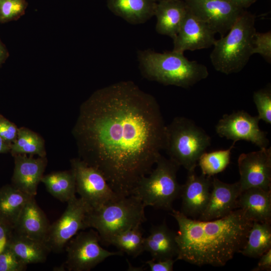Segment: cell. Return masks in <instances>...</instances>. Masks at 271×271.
I'll use <instances>...</instances> for the list:
<instances>
[{
  "label": "cell",
  "mask_w": 271,
  "mask_h": 271,
  "mask_svg": "<svg viewBox=\"0 0 271 271\" xmlns=\"http://www.w3.org/2000/svg\"><path fill=\"white\" fill-rule=\"evenodd\" d=\"M18 128L14 123L0 115V136L9 144L11 145L16 141Z\"/></svg>",
  "instance_id": "34"
},
{
  "label": "cell",
  "mask_w": 271,
  "mask_h": 271,
  "mask_svg": "<svg viewBox=\"0 0 271 271\" xmlns=\"http://www.w3.org/2000/svg\"><path fill=\"white\" fill-rule=\"evenodd\" d=\"M258 54L268 63L271 62V32H256L253 39L252 55Z\"/></svg>",
  "instance_id": "32"
},
{
  "label": "cell",
  "mask_w": 271,
  "mask_h": 271,
  "mask_svg": "<svg viewBox=\"0 0 271 271\" xmlns=\"http://www.w3.org/2000/svg\"><path fill=\"white\" fill-rule=\"evenodd\" d=\"M236 6L244 9L250 7L256 0H228Z\"/></svg>",
  "instance_id": "38"
},
{
  "label": "cell",
  "mask_w": 271,
  "mask_h": 271,
  "mask_svg": "<svg viewBox=\"0 0 271 271\" xmlns=\"http://www.w3.org/2000/svg\"><path fill=\"white\" fill-rule=\"evenodd\" d=\"M253 100L258 111L257 116L268 124H271V90L270 87L254 91Z\"/></svg>",
  "instance_id": "30"
},
{
  "label": "cell",
  "mask_w": 271,
  "mask_h": 271,
  "mask_svg": "<svg viewBox=\"0 0 271 271\" xmlns=\"http://www.w3.org/2000/svg\"><path fill=\"white\" fill-rule=\"evenodd\" d=\"M15 167L12 177L13 186L22 192L35 197L47 164L46 157L35 158L33 156L19 154L14 156Z\"/></svg>",
  "instance_id": "17"
},
{
  "label": "cell",
  "mask_w": 271,
  "mask_h": 271,
  "mask_svg": "<svg viewBox=\"0 0 271 271\" xmlns=\"http://www.w3.org/2000/svg\"><path fill=\"white\" fill-rule=\"evenodd\" d=\"M184 0H163L157 2L155 16L156 30L174 40L176 37L187 11Z\"/></svg>",
  "instance_id": "19"
},
{
  "label": "cell",
  "mask_w": 271,
  "mask_h": 271,
  "mask_svg": "<svg viewBox=\"0 0 271 271\" xmlns=\"http://www.w3.org/2000/svg\"><path fill=\"white\" fill-rule=\"evenodd\" d=\"M157 2H158L159 1H163V0H155Z\"/></svg>",
  "instance_id": "41"
},
{
  "label": "cell",
  "mask_w": 271,
  "mask_h": 271,
  "mask_svg": "<svg viewBox=\"0 0 271 271\" xmlns=\"http://www.w3.org/2000/svg\"><path fill=\"white\" fill-rule=\"evenodd\" d=\"M10 152L13 156L19 154L46 156L43 139L36 132L25 127L18 128L17 138L11 145Z\"/></svg>",
  "instance_id": "27"
},
{
  "label": "cell",
  "mask_w": 271,
  "mask_h": 271,
  "mask_svg": "<svg viewBox=\"0 0 271 271\" xmlns=\"http://www.w3.org/2000/svg\"><path fill=\"white\" fill-rule=\"evenodd\" d=\"M190 11L215 33L225 34L243 13L228 0H184Z\"/></svg>",
  "instance_id": "12"
},
{
  "label": "cell",
  "mask_w": 271,
  "mask_h": 271,
  "mask_svg": "<svg viewBox=\"0 0 271 271\" xmlns=\"http://www.w3.org/2000/svg\"><path fill=\"white\" fill-rule=\"evenodd\" d=\"M211 185V177L197 175L195 170L188 171L186 181L181 187L180 212L187 217H199L208 203Z\"/></svg>",
  "instance_id": "15"
},
{
  "label": "cell",
  "mask_w": 271,
  "mask_h": 271,
  "mask_svg": "<svg viewBox=\"0 0 271 271\" xmlns=\"http://www.w3.org/2000/svg\"><path fill=\"white\" fill-rule=\"evenodd\" d=\"M156 165V168L139 182L132 195L145 207L172 211L173 202L180 196L182 185L177 179L180 166L162 155Z\"/></svg>",
  "instance_id": "7"
},
{
  "label": "cell",
  "mask_w": 271,
  "mask_h": 271,
  "mask_svg": "<svg viewBox=\"0 0 271 271\" xmlns=\"http://www.w3.org/2000/svg\"><path fill=\"white\" fill-rule=\"evenodd\" d=\"M260 119L244 110L225 114L216 124L217 134L233 142L245 141L252 143L260 149L268 147L269 141L267 132L259 126Z\"/></svg>",
  "instance_id": "11"
},
{
  "label": "cell",
  "mask_w": 271,
  "mask_h": 271,
  "mask_svg": "<svg viewBox=\"0 0 271 271\" xmlns=\"http://www.w3.org/2000/svg\"><path fill=\"white\" fill-rule=\"evenodd\" d=\"M8 245L27 265L44 262L51 252L44 241L19 234L14 231Z\"/></svg>",
  "instance_id": "23"
},
{
  "label": "cell",
  "mask_w": 271,
  "mask_h": 271,
  "mask_svg": "<svg viewBox=\"0 0 271 271\" xmlns=\"http://www.w3.org/2000/svg\"><path fill=\"white\" fill-rule=\"evenodd\" d=\"M32 197L13 185L3 187L0 189V219L14 228L23 208Z\"/></svg>",
  "instance_id": "24"
},
{
  "label": "cell",
  "mask_w": 271,
  "mask_h": 271,
  "mask_svg": "<svg viewBox=\"0 0 271 271\" xmlns=\"http://www.w3.org/2000/svg\"><path fill=\"white\" fill-rule=\"evenodd\" d=\"M138 59L145 78L165 85L189 88L209 75L205 65L190 61L184 53L173 50L163 53L151 49L140 50Z\"/></svg>",
  "instance_id": "3"
},
{
  "label": "cell",
  "mask_w": 271,
  "mask_h": 271,
  "mask_svg": "<svg viewBox=\"0 0 271 271\" xmlns=\"http://www.w3.org/2000/svg\"><path fill=\"white\" fill-rule=\"evenodd\" d=\"M210 144V137L192 119L177 116L166 125L165 150L170 160L188 171L195 170Z\"/></svg>",
  "instance_id": "6"
},
{
  "label": "cell",
  "mask_w": 271,
  "mask_h": 271,
  "mask_svg": "<svg viewBox=\"0 0 271 271\" xmlns=\"http://www.w3.org/2000/svg\"><path fill=\"white\" fill-rule=\"evenodd\" d=\"M212 189L205 209L199 216L200 220H210L223 217L238 208L241 193L238 182L228 184L217 178L212 180Z\"/></svg>",
  "instance_id": "16"
},
{
  "label": "cell",
  "mask_w": 271,
  "mask_h": 271,
  "mask_svg": "<svg viewBox=\"0 0 271 271\" xmlns=\"http://www.w3.org/2000/svg\"><path fill=\"white\" fill-rule=\"evenodd\" d=\"M141 225L126 230L112 238L109 242L121 252L137 257L145 251Z\"/></svg>",
  "instance_id": "28"
},
{
  "label": "cell",
  "mask_w": 271,
  "mask_h": 271,
  "mask_svg": "<svg viewBox=\"0 0 271 271\" xmlns=\"http://www.w3.org/2000/svg\"><path fill=\"white\" fill-rule=\"evenodd\" d=\"M255 17L244 11L228 34L215 41L210 58L215 69L226 75L241 71L252 54Z\"/></svg>",
  "instance_id": "4"
},
{
  "label": "cell",
  "mask_w": 271,
  "mask_h": 271,
  "mask_svg": "<svg viewBox=\"0 0 271 271\" xmlns=\"http://www.w3.org/2000/svg\"><path fill=\"white\" fill-rule=\"evenodd\" d=\"M257 265L253 271H262L271 270V248L264 253L259 257Z\"/></svg>",
  "instance_id": "37"
},
{
  "label": "cell",
  "mask_w": 271,
  "mask_h": 271,
  "mask_svg": "<svg viewBox=\"0 0 271 271\" xmlns=\"http://www.w3.org/2000/svg\"><path fill=\"white\" fill-rule=\"evenodd\" d=\"M14 228L0 219V252L8 245L13 233Z\"/></svg>",
  "instance_id": "36"
},
{
  "label": "cell",
  "mask_w": 271,
  "mask_h": 271,
  "mask_svg": "<svg viewBox=\"0 0 271 271\" xmlns=\"http://www.w3.org/2000/svg\"><path fill=\"white\" fill-rule=\"evenodd\" d=\"M145 207L140 199L133 195L119 197L91 208L86 215V226L95 229L100 242L109 245L110 240L116 235L140 226L146 221Z\"/></svg>",
  "instance_id": "5"
},
{
  "label": "cell",
  "mask_w": 271,
  "mask_h": 271,
  "mask_svg": "<svg viewBox=\"0 0 271 271\" xmlns=\"http://www.w3.org/2000/svg\"><path fill=\"white\" fill-rule=\"evenodd\" d=\"M176 259L155 260L153 259L146 261L151 271H172Z\"/></svg>",
  "instance_id": "35"
},
{
  "label": "cell",
  "mask_w": 271,
  "mask_h": 271,
  "mask_svg": "<svg viewBox=\"0 0 271 271\" xmlns=\"http://www.w3.org/2000/svg\"><path fill=\"white\" fill-rule=\"evenodd\" d=\"M75 178L76 191L91 208L100 206L119 197L102 173L79 158L70 160Z\"/></svg>",
  "instance_id": "10"
},
{
  "label": "cell",
  "mask_w": 271,
  "mask_h": 271,
  "mask_svg": "<svg viewBox=\"0 0 271 271\" xmlns=\"http://www.w3.org/2000/svg\"><path fill=\"white\" fill-rule=\"evenodd\" d=\"M270 248V223L253 222L240 253L249 257L259 258Z\"/></svg>",
  "instance_id": "26"
},
{
  "label": "cell",
  "mask_w": 271,
  "mask_h": 271,
  "mask_svg": "<svg viewBox=\"0 0 271 271\" xmlns=\"http://www.w3.org/2000/svg\"><path fill=\"white\" fill-rule=\"evenodd\" d=\"M6 52L5 49L2 46L0 42V64L2 62L4 59L5 58Z\"/></svg>",
  "instance_id": "40"
},
{
  "label": "cell",
  "mask_w": 271,
  "mask_h": 271,
  "mask_svg": "<svg viewBox=\"0 0 271 271\" xmlns=\"http://www.w3.org/2000/svg\"><path fill=\"white\" fill-rule=\"evenodd\" d=\"M236 142L227 149L204 152L198 160L202 174L209 177L223 172L229 165L231 153Z\"/></svg>",
  "instance_id": "29"
},
{
  "label": "cell",
  "mask_w": 271,
  "mask_h": 271,
  "mask_svg": "<svg viewBox=\"0 0 271 271\" xmlns=\"http://www.w3.org/2000/svg\"><path fill=\"white\" fill-rule=\"evenodd\" d=\"M11 145L7 143L0 136V154L7 153L10 152Z\"/></svg>",
  "instance_id": "39"
},
{
  "label": "cell",
  "mask_w": 271,
  "mask_h": 271,
  "mask_svg": "<svg viewBox=\"0 0 271 271\" xmlns=\"http://www.w3.org/2000/svg\"><path fill=\"white\" fill-rule=\"evenodd\" d=\"M178 223L176 258L197 266H222L242 248L253 221L237 208L226 216L200 220L173 210Z\"/></svg>",
  "instance_id": "2"
},
{
  "label": "cell",
  "mask_w": 271,
  "mask_h": 271,
  "mask_svg": "<svg viewBox=\"0 0 271 271\" xmlns=\"http://www.w3.org/2000/svg\"><path fill=\"white\" fill-rule=\"evenodd\" d=\"M176 236V233L168 227L165 221L153 226L149 235L145 237V251L149 252L155 260L174 259L178 252Z\"/></svg>",
  "instance_id": "20"
},
{
  "label": "cell",
  "mask_w": 271,
  "mask_h": 271,
  "mask_svg": "<svg viewBox=\"0 0 271 271\" xmlns=\"http://www.w3.org/2000/svg\"><path fill=\"white\" fill-rule=\"evenodd\" d=\"M100 242L99 234L93 229L78 233L66 244L67 259L58 270L89 271L110 256L122 255L119 250L104 249Z\"/></svg>",
  "instance_id": "8"
},
{
  "label": "cell",
  "mask_w": 271,
  "mask_h": 271,
  "mask_svg": "<svg viewBox=\"0 0 271 271\" xmlns=\"http://www.w3.org/2000/svg\"><path fill=\"white\" fill-rule=\"evenodd\" d=\"M27 267L8 245L0 252V271H24Z\"/></svg>",
  "instance_id": "31"
},
{
  "label": "cell",
  "mask_w": 271,
  "mask_h": 271,
  "mask_svg": "<svg viewBox=\"0 0 271 271\" xmlns=\"http://www.w3.org/2000/svg\"><path fill=\"white\" fill-rule=\"evenodd\" d=\"M241 192L250 188L271 190V148L240 154L238 159Z\"/></svg>",
  "instance_id": "13"
},
{
  "label": "cell",
  "mask_w": 271,
  "mask_h": 271,
  "mask_svg": "<svg viewBox=\"0 0 271 271\" xmlns=\"http://www.w3.org/2000/svg\"><path fill=\"white\" fill-rule=\"evenodd\" d=\"M41 182L50 194L62 202L67 203L76 196L75 178L71 169L43 175Z\"/></svg>",
  "instance_id": "25"
},
{
  "label": "cell",
  "mask_w": 271,
  "mask_h": 271,
  "mask_svg": "<svg viewBox=\"0 0 271 271\" xmlns=\"http://www.w3.org/2000/svg\"><path fill=\"white\" fill-rule=\"evenodd\" d=\"M91 209L81 198L76 196L67 202L61 217L50 225L44 243L50 251L61 252L67 243L81 230L87 228L86 217Z\"/></svg>",
  "instance_id": "9"
},
{
  "label": "cell",
  "mask_w": 271,
  "mask_h": 271,
  "mask_svg": "<svg viewBox=\"0 0 271 271\" xmlns=\"http://www.w3.org/2000/svg\"><path fill=\"white\" fill-rule=\"evenodd\" d=\"M50 224L43 210L32 197L23 208L15 225L14 231L28 237L43 241Z\"/></svg>",
  "instance_id": "18"
},
{
  "label": "cell",
  "mask_w": 271,
  "mask_h": 271,
  "mask_svg": "<svg viewBox=\"0 0 271 271\" xmlns=\"http://www.w3.org/2000/svg\"><path fill=\"white\" fill-rule=\"evenodd\" d=\"M25 7L23 0H0V22L18 17L24 11Z\"/></svg>",
  "instance_id": "33"
},
{
  "label": "cell",
  "mask_w": 271,
  "mask_h": 271,
  "mask_svg": "<svg viewBox=\"0 0 271 271\" xmlns=\"http://www.w3.org/2000/svg\"><path fill=\"white\" fill-rule=\"evenodd\" d=\"M166 125L155 98L122 81L96 90L81 104L72 133L79 158L123 197L132 195L162 155Z\"/></svg>",
  "instance_id": "1"
},
{
  "label": "cell",
  "mask_w": 271,
  "mask_h": 271,
  "mask_svg": "<svg viewBox=\"0 0 271 271\" xmlns=\"http://www.w3.org/2000/svg\"><path fill=\"white\" fill-rule=\"evenodd\" d=\"M188 8V7H187ZM216 33L210 27L195 16L188 9L180 27L173 40V51L184 53L213 46Z\"/></svg>",
  "instance_id": "14"
},
{
  "label": "cell",
  "mask_w": 271,
  "mask_h": 271,
  "mask_svg": "<svg viewBox=\"0 0 271 271\" xmlns=\"http://www.w3.org/2000/svg\"><path fill=\"white\" fill-rule=\"evenodd\" d=\"M155 0H107V6L115 15L133 25L143 24L154 16Z\"/></svg>",
  "instance_id": "22"
},
{
  "label": "cell",
  "mask_w": 271,
  "mask_h": 271,
  "mask_svg": "<svg viewBox=\"0 0 271 271\" xmlns=\"http://www.w3.org/2000/svg\"><path fill=\"white\" fill-rule=\"evenodd\" d=\"M238 208L252 221L271 222V190L250 188L240 194Z\"/></svg>",
  "instance_id": "21"
}]
</instances>
